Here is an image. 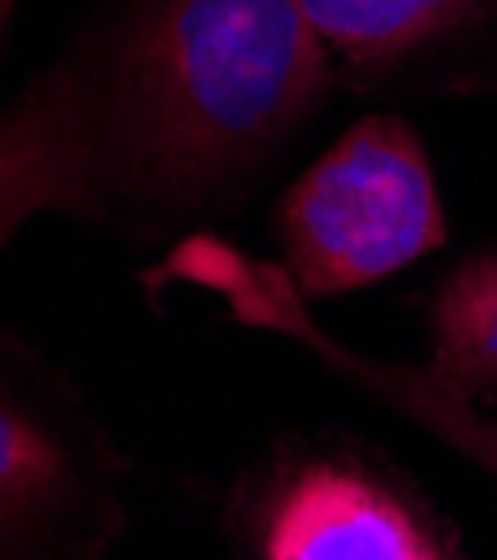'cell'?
Masks as SVG:
<instances>
[{
	"label": "cell",
	"mask_w": 497,
	"mask_h": 560,
	"mask_svg": "<svg viewBox=\"0 0 497 560\" xmlns=\"http://www.w3.org/2000/svg\"><path fill=\"white\" fill-rule=\"evenodd\" d=\"M333 81L298 0H98L0 107V249L45 214L174 249L262 187Z\"/></svg>",
	"instance_id": "1"
},
{
	"label": "cell",
	"mask_w": 497,
	"mask_h": 560,
	"mask_svg": "<svg viewBox=\"0 0 497 560\" xmlns=\"http://www.w3.org/2000/svg\"><path fill=\"white\" fill-rule=\"evenodd\" d=\"M284 280L307 299L369 290L445 245V205L422 138L400 116H365L275 205Z\"/></svg>",
	"instance_id": "2"
},
{
	"label": "cell",
	"mask_w": 497,
	"mask_h": 560,
	"mask_svg": "<svg viewBox=\"0 0 497 560\" xmlns=\"http://www.w3.org/2000/svg\"><path fill=\"white\" fill-rule=\"evenodd\" d=\"M125 476L76 383L0 334V560H103L129 529Z\"/></svg>",
	"instance_id": "3"
},
{
	"label": "cell",
	"mask_w": 497,
	"mask_h": 560,
	"mask_svg": "<svg viewBox=\"0 0 497 560\" xmlns=\"http://www.w3.org/2000/svg\"><path fill=\"white\" fill-rule=\"evenodd\" d=\"M232 542L236 560H466L409 480L346 445L267 463L232 503Z\"/></svg>",
	"instance_id": "4"
},
{
	"label": "cell",
	"mask_w": 497,
	"mask_h": 560,
	"mask_svg": "<svg viewBox=\"0 0 497 560\" xmlns=\"http://www.w3.org/2000/svg\"><path fill=\"white\" fill-rule=\"evenodd\" d=\"M152 280H182V285L218 299L236 325L298 342L324 370H333L338 378H346L355 387H365L374 400L391 405L409 423L431 432L440 445L471 458L484 476L497 480V413H488L484 405L453 392L426 361L422 365L378 361V357H365V352H355V347L338 342L324 325H316L311 303L284 280V271L275 262H262L218 236L196 232L165 254V262L156 267Z\"/></svg>",
	"instance_id": "5"
},
{
	"label": "cell",
	"mask_w": 497,
	"mask_h": 560,
	"mask_svg": "<svg viewBox=\"0 0 497 560\" xmlns=\"http://www.w3.org/2000/svg\"><path fill=\"white\" fill-rule=\"evenodd\" d=\"M333 77L365 94L458 90L497 62V0H298Z\"/></svg>",
	"instance_id": "6"
},
{
	"label": "cell",
	"mask_w": 497,
	"mask_h": 560,
	"mask_svg": "<svg viewBox=\"0 0 497 560\" xmlns=\"http://www.w3.org/2000/svg\"><path fill=\"white\" fill-rule=\"evenodd\" d=\"M431 365L453 392L497 409V245L453 262L426 307Z\"/></svg>",
	"instance_id": "7"
},
{
	"label": "cell",
	"mask_w": 497,
	"mask_h": 560,
	"mask_svg": "<svg viewBox=\"0 0 497 560\" xmlns=\"http://www.w3.org/2000/svg\"><path fill=\"white\" fill-rule=\"evenodd\" d=\"M5 14H10V0H0V23H5Z\"/></svg>",
	"instance_id": "8"
}]
</instances>
